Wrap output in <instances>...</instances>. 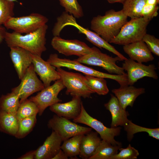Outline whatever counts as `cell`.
<instances>
[{
    "mask_svg": "<svg viewBox=\"0 0 159 159\" xmlns=\"http://www.w3.org/2000/svg\"><path fill=\"white\" fill-rule=\"evenodd\" d=\"M85 78L86 84L94 93L105 95L109 92V90L105 78L87 75H85Z\"/></svg>",
    "mask_w": 159,
    "mask_h": 159,
    "instance_id": "obj_29",
    "label": "cell"
},
{
    "mask_svg": "<svg viewBox=\"0 0 159 159\" xmlns=\"http://www.w3.org/2000/svg\"><path fill=\"white\" fill-rule=\"evenodd\" d=\"M37 115L19 120V127L15 137L18 138L25 137L32 130L37 121Z\"/></svg>",
    "mask_w": 159,
    "mask_h": 159,
    "instance_id": "obj_31",
    "label": "cell"
},
{
    "mask_svg": "<svg viewBox=\"0 0 159 159\" xmlns=\"http://www.w3.org/2000/svg\"><path fill=\"white\" fill-rule=\"evenodd\" d=\"M48 19L39 14L33 13L25 16L12 17L4 24L7 29L20 34L33 32L46 24Z\"/></svg>",
    "mask_w": 159,
    "mask_h": 159,
    "instance_id": "obj_8",
    "label": "cell"
},
{
    "mask_svg": "<svg viewBox=\"0 0 159 159\" xmlns=\"http://www.w3.org/2000/svg\"><path fill=\"white\" fill-rule=\"evenodd\" d=\"M150 21L143 17L131 18L122 26L118 35L110 43L123 46L142 39L147 33Z\"/></svg>",
    "mask_w": 159,
    "mask_h": 159,
    "instance_id": "obj_3",
    "label": "cell"
},
{
    "mask_svg": "<svg viewBox=\"0 0 159 159\" xmlns=\"http://www.w3.org/2000/svg\"><path fill=\"white\" fill-rule=\"evenodd\" d=\"M146 3V0H125L122 10L131 19L142 17V11Z\"/></svg>",
    "mask_w": 159,
    "mask_h": 159,
    "instance_id": "obj_28",
    "label": "cell"
},
{
    "mask_svg": "<svg viewBox=\"0 0 159 159\" xmlns=\"http://www.w3.org/2000/svg\"><path fill=\"white\" fill-rule=\"evenodd\" d=\"M48 26L46 24L36 31L25 35L13 32H6L4 39L10 48L18 47L31 53L41 56L46 49V35Z\"/></svg>",
    "mask_w": 159,
    "mask_h": 159,
    "instance_id": "obj_2",
    "label": "cell"
},
{
    "mask_svg": "<svg viewBox=\"0 0 159 159\" xmlns=\"http://www.w3.org/2000/svg\"><path fill=\"white\" fill-rule=\"evenodd\" d=\"M36 150H32L22 155L18 159H34Z\"/></svg>",
    "mask_w": 159,
    "mask_h": 159,
    "instance_id": "obj_36",
    "label": "cell"
},
{
    "mask_svg": "<svg viewBox=\"0 0 159 159\" xmlns=\"http://www.w3.org/2000/svg\"><path fill=\"white\" fill-rule=\"evenodd\" d=\"M130 58L140 63L153 61L154 58L146 44L142 40L123 46Z\"/></svg>",
    "mask_w": 159,
    "mask_h": 159,
    "instance_id": "obj_19",
    "label": "cell"
},
{
    "mask_svg": "<svg viewBox=\"0 0 159 159\" xmlns=\"http://www.w3.org/2000/svg\"><path fill=\"white\" fill-rule=\"evenodd\" d=\"M57 70L66 88V95L85 99L90 97L94 93L86 84L85 76L81 74L67 72L61 67L57 68Z\"/></svg>",
    "mask_w": 159,
    "mask_h": 159,
    "instance_id": "obj_6",
    "label": "cell"
},
{
    "mask_svg": "<svg viewBox=\"0 0 159 159\" xmlns=\"http://www.w3.org/2000/svg\"><path fill=\"white\" fill-rule=\"evenodd\" d=\"M65 11L70 13L75 18H79L84 15L81 6L77 0H58Z\"/></svg>",
    "mask_w": 159,
    "mask_h": 159,
    "instance_id": "obj_32",
    "label": "cell"
},
{
    "mask_svg": "<svg viewBox=\"0 0 159 159\" xmlns=\"http://www.w3.org/2000/svg\"><path fill=\"white\" fill-rule=\"evenodd\" d=\"M61 23L64 27L67 26H71L75 27L80 33L85 34L87 40L100 48L101 49L103 48L112 52L120 57L123 61L127 59L114 46L105 40L97 34L78 24L76 21L75 18L71 14L70 15L67 12L64 13L62 16Z\"/></svg>",
    "mask_w": 159,
    "mask_h": 159,
    "instance_id": "obj_9",
    "label": "cell"
},
{
    "mask_svg": "<svg viewBox=\"0 0 159 159\" xmlns=\"http://www.w3.org/2000/svg\"><path fill=\"white\" fill-rule=\"evenodd\" d=\"M92 49L90 53L75 60L81 63L101 67L110 73L117 75L125 73L123 68L116 64L117 61H123L120 57L117 56L112 57L102 52L95 47Z\"/></svg>",
    "mask_w": 159,
    "mask_h": 159,
    "instance_id": "obj_5",
    "label": "cell"
},
{
    "mask_svg": "<svg viewBox=\"0 0 159 159\" xmlns=\"http://www.w3.org/2000/svg\"><path fill=\"white\" fill-rule=\"evenodd\" d=\"M122 64V67L127 72L128 85H133L139 80L145 77L158 79L156 68L154 64L146 65L129 58L124 60Z\"/></svg>",
    "mask_w": 159,
    "mask_h": 159,
    "instance_id": "obj_13",
    "label": "cell"
},
{
    "mask_svg": "<svg viewBox=\"0 0 159 159\" xmlns=\"http://www.w3.org/2000/svg\"><path fill=\"white\" fill-rule=\"evenodd\" d=\"M68 157L61 149L52 159H67Z\"/></svg>",
    "mask_w": 159,
    "mask_h": 159,
    "instance_id": "obj_37",
    "label": "cell"
},
{
    "mask_svg": "<svg viewBox=\"0 0 159 159\" xmlns=\"http://www.w3.org/2000/svg\"><path fill=\"white\" fill-rule=\"evenodd\" d=\"M98 133L92 130L83 135L81 143L79 156L83 159H90L99 146L102 139Z\"/></svg>",
    "mask_w": 159,
    "mask_h": 159,
    "instance_id": "obj_22",
    "label": "cell"
},
{
    "mask_svg": "<svg viewBox=\"0 0 159 159\" xmlns=\"http://www.w3.org/2000/svg\"><path fill=\"white\" fill-rule=\"evenodd\" d=\"M65 88L60 79L55 81L52 85L45 87L35 96L30 97L29 99L37 107L39 115H41L48 107L62 102L58 96L60 92Z\"/></svg>",
    "mask_w": 159,
    "mask_h": 159,
    "instance_id": "obj_11",
    "label": "cell"
},
{
    "mask_svg": "<svg viewBox=\"0 0 159 159\" xmlns=\"http://www.w3.org/2000/svg\"><path fill=\"white\" fill-rule=\"evenodd\" d=\"M10 1H12V2H14V1H16V0H8Z\"/></svg>",
    "mask_w": 159,
    "mask_h": 159,
    "instance_id": "obj_40",
    "label": "cell"
},
{
    "mask_svg": "<svg viewBox=\"0 0 159 159\" xmlns=\"http://www.w3.org/2000/svg\"><path fill=\"white\" fill-rule=\"evenodd\" d=\"M63 141L55 132L52 130L43 144L36 150L35 159H52L61 149Z\"/></svg>",
    "mask_w": 159,
    "mask_h": 159,
    "instance_id": "obj_17",
    "label": "cell"
},
{
    "mask_svg": "<svg viewBox=\"0 0 159 159\" xmlns=\"http://www.w3.org/2000/svg\"><path fill=\"white\" fill-rule=\"evenodd\" d=\"M51 45L55 50L67 56L81 57L90 52L92 49L83 42L77 39H65L59 36L54 37Z\"/></svg>",
    "mask_w": 159,
    "mask_h": 159,
    "instance_id": "obj_14",
    "label": "cell"
},
{
    "mask_svg": "<svg viewBox=\"0 0 159 159\" xmlns=\"http://www.w3.org/2000/svg\"><path fill=\"white\" fill-rule=\"evenodd\" d=\"M9 54L19 79L21 80L27 69L32 64L30 53L18 47H10Z\"/></svg>",
    "mask_w": 159,
    "mask_h": 159,
    "instance_id": "obj_18",
    "label": "cell"
},
{
    "mask_svg": "<svg viewBox=\"0 0 159 159\" xmlns=\"http://www.w3.org/2000/svg\"><path fill=\"white\" fill-rule=\"evenodd\" d=\"M82 104L81 97L73 96L69 102H58L52 105L49 107V109L58 116L73 120L80 114Z\"/></svg>",
    "mask_w": 159,
    "mask_h": 159,
    "instance_id": "obj_16",
    "label": "cell"
},
{
    "mask_svg": "<svg viewBox=\"0 0 159 159\" xmlns=\"http://www.w3.org/2000/svg\"><path fill=\"white\" fill-rule=\"evenodd\" d=\"M122 145H113L102 140L96 151L90 159H110L112 155L118 153Z\"/></svg>",
    "mask_w": 159,
    "mask_h": 159,
    "instance_id": "obj_26",
    "label": "cell"
},
{
    "mask_svg": "<svg viewBox=\"0 0 159 159\" xmlns=\"http://www.w3.org/2000/svg\"><path fill=\"white\" fill-rule=\"evenodd\" d=\"M123 126L124 130L127 132V138L129 142L131 141L134 134L141 132H146L149 136L157 140L159 139V128H150L143 127L133 123L129 120Z\"/></svg>",
    "mask_w": 159,
    "mask_h": 159,
    "instance_id": "obj_24",
    "label": "cell"
},
{
    "mask_svg": "<svg viewBox=\"0 0 159 159\" xmlns=\"http://www.w3.org/2000/svg\"><path fill=\"white\" fill-rule=\"evenodd\" d=\"M128 17L122 10L115 11L111 9L107 11L104 15L93 17L90 22V28L110 43L127 21Z\"/></svg>",
    "mask_w": 159,
    "mask_h": 159,
    "instance_id": "obj_1",
    "label": "cell"
},
{
    "mask_svg": "<svg viewBox=\"0 0 159 159\" xmlns=\"http://www.w3.org/2000/svg\"><path fill=\"white\" fill-rule=\"evenodd\" d=\"M14 4L8 0H0V26L13 17Z\"/></svg>",
    "mask_w": 159,
    "mask_h": 159,
    "instance_id": "obj_33",
    "label": "cell"
},
{
    "mask_svg": "<svg viewBox=\"0 0 159 159\" xmlns=\"http://www.w3.org/2000/svg\"><path fill=\"white\" fill-rule=\"evenodd\" d=\"M73 122L86 125L95 130L100 136L102 140L106 141L113 145H122L120 142L117 141L115 137L120 134L121 128H108L100 121L93 118L87 112L83 105L80 113L76 118L73 120Z\"/></svg>",
    "mask_w": 159,
    "mask_h": 159,
    "instance_id": "obj_7",
    "label": "cell"
},
{
    "mask_svg": "<svg viewBox=\"0 0 159 159\" xmlns=\"http://www.w3.org/2000/svg\"><path fill=\"white\" fill-rule=\"evenodd\" d=\"M21 80L20 84L11 90L19 96L20 103L33 93L45 88L43 82L37 77L32 64L27 69Z\"/></svg>",
    "mask_w": 159,
    "mask_h": 159,
    "instance_id": "obj_12",
    "label": "cell"
},
{
    "mask_svg": "<svg viewBox=\"0 0 159 159\" xmlns=\"http://www.w3.org/2000/svg\"><path fill=\"white\" fill-rule=\"evenodd\" d=\"M120 152L112 156L110 159H136L139 155L138 150L129 144L126 148L121 147Z\"/></svg>",
    "mask_w": 159,
    "mask_h": 159,
    "instance_id": "obj_34",
    "label": "cell"
},
{
    "mask_svg": "<svg viewBox=\"0 0 159 159\" xmlns=\"http://www.w3.org/2000/svg\"><path fill=\"white\" fill-rule=\"evenodd\" d=\"M112 92L115 95L122 108L126 110L128 106L132 107L137 97L145 92V89L143 87L136 88L132 85H127L113 89Z\"/></svg>",
    "mask_w": 159,
    "mask_h": 159,
    "instance_id": "obj_20",
    "label": "cell"
},
{
    "mask_svg": "<svg viewBox=\"0 0 159 159\" xmlns=\"http://www.w3.org/2000/svg\"><path fill=\"white\" fill-rule=\"evenodd\" d=\"M32 64L35 72L39 76L45 87L50 85L52 81L60 79L59 73L54 66L39 56L32 54Z\"/></svg>",
    "mask_w": 159,
    "mask_h": 159,
    "instance_id": "obj_15",
    "label": "cell"
},
{
    "mask_svg": "<svg viewBox=\"0 0 159 159\" xmlns=\"http://www.w3.org/2000/svg\"><path fill=\"white\" fill-rule=\"evenodd\" d=\"M19 96L14 92L2 95L0 98V110L16 114L20 105Z\"/></svg>",
    "mask_w": 159,
    "mask_h": 159,
    "instance_id": "obj_27",
    "label": "cell"
},
{
    "mask_svg": "<svg viewBox=\"0 0 159 159\" xmlns=\"http://www.w3.org/2000/svg\"><path fill=\"white\" fill-rule=\"evenodd\" d=\"M47 126L58 134L63 141L76 135L85 134L92 129L78 125L69 119L56 115L49 120Z\"/></svg>",
    "mask_w": 159,
    "mask_h": 159,
    "instance_id": "obj_10",
    "label": "cell"
},
{
    "mask_svg": "<svg viewBox=\"0 0 159 159\" xmlns=\"http://www.w3.org/2000/svg\"><path fill=\"white\" fill-rule=\"evenodd\" d=\"M83 135L82 134L76 135L63 141L61 149L68 157L73 158L79 155Z\"/></svg>",
    "mask_w": 159,
    "mask_h": 159,
    "instance_id": "obj_25",
    "label": "cell"
},
{
    "mask_svg": "<svg viewBox=\"0 0 159 159\" xmlns=\"http://www.w3.org/2000/svg\"><path fill=\"white\" fill-rule=\"evenodd\" d=\"M38 113V109L36 105L29 99H26L20 103L16 115L18 120H19L37 115Z\"/></svg>",
    "mask_w": 159,
    "mask_h": 159,
    "instance_id": "obj_30",
    "label": "cell"
},
{
    "mask_svg": "<svg viewBox=\"0 0 159 159\" xmlns=\"http://www.w3.org/2000/svg\"><path fill=\"white\" fill-rule=\"evenodd\" d=\"M142 40L146 44L148 49L155 55L159 56V39L154 35L146 34Z\"/></svg>",
    "mask_w": 159,
    "mask_h": 159,
    "instance_id": "obj_35",
    "label": "cell"
},
{
    "mask_svg": "<svg viewBox=\"0 0 159 159\" xmlns=\"http://www.w3.org/2000/svg\"><path fill=\"white\" fill-rule=\"evenodd\" d=\"M19 127V120L16 114L0 110V130L15 136Z\"/></svg>",
    "mask_w": 159,
    "mask_h": 159,
    "instance_id": "obj_23",
    "label": "cell"
},
{
    "mask_svg": "<svg viewBox=\"0 0 159 159\" xmlns=\"http://www.w3.org/2000/svg\"><path fill=\"white\" fill-rule=\"evenodd\" d=\"M107 1L111 4L115 3H119L122 4L123 3L125 0H107Z\"/></svg>",
    "mask_w": 159,
    "mask_h": 159,
    "instance_id": "obj_39",
    "label": "cell"
},
{
    "mask_svg": "<svg viewBox=\"0 0 159 159\" xmlns=\"http://www.w3.org/2000/svg\"><path fill=\"white\" fill-rule=\"evenodd\" d=\"M6 31L5 27L2 26H0V43L4 39Z\"/></svg>",
    "mask_w": 159,
    "mask_h": 159,
    "instance_id": "obj_38",
    "label": "cell"
},
{
    "mask_svg": "<svg viewBox=\"0 0 159 159\" xmlns=\"http://www.w3.org/2000/svg\"><path fill=\"white\" fill-rule=\"evenodd\" d=\"M47 61L57 68L65 67L81 72L85 75L112 79L116 81L120 85L123 84L125 81V76L123 74H112L100 72L84 65L75 59L60 58L56 54H51Z\"/></svg>",
    "mask_w": 159,
    "mask_h": 159,
    "instance_id": "obj_4",
    "label": "cell"
},
{
    "mask_svg": "<svg viewBox=\"0 0 159 159\" xmlns=\"http://www.w3.org/2000/svg\"><path fill=\"white\" fill-rule=\"evenodd\" d=\"M110 95V99L104 105L111 115L110 127L113 128L123 126L128 122L129 120L127 117L129 114L127 111L122 108L115 96L112 94Z\"/></svg>",
    "mask_w": 159,
    "mask_h": 159,
    "instance_id": "obj_21",
    "label": "cell"
}]
</instances>
